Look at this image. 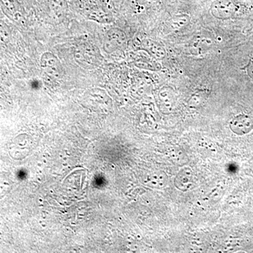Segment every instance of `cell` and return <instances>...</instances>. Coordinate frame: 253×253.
Here are the masks:
<instances>
[{
    "mask_svg": "<svg viewBox=\"0 0 253 253\" xmlns=\"http://www.w3.org/2000/svg\"><path fill=\"white\" fill-rule=\"evenodd\" d=\"M190 17L187 14L175 15L166 23L167 33H172L179 31L189 23Z\"/></svg>",
    "mask_w": 253,
    "mask_h": 253,
    "instance_id": "obj_8",
    "label": "cell"
},
{
    "mask_svg": "<svg viewBox=\"0 0 253 253\" xmlns=\"http://www.w3.org/2000/svg\"><path fill=\"white\" fill-rule=\"evenodd\" d=\"M40 63L41 68L49 76L56 78L61 77L63 73L62 66L59 59L53 53L49 51L44 52L42 55Z\"/></svg>",
    "mask_w": 253,
    "mask_h": 253,
    "instance_id": "obj_4",
    "label": "cell"
},
{
    "mask_svg": "<svg viewBox=\"0 0 253 253\" xmlns=\"http://www.w3.org/2000/svg\"><path fill=\"white\" fill-rule=\"evenodd\" d=\"M231 128L236 132L246 133L253 128V118L249 116H237L231 123Z\"/></svg>",
    "mask_w": 253,
    "mask_h": 253,
    "instance_id": "obj_7",
    "label": "cell"
},
{
    "mask_svg": "<svg viewBox=\"0 0 253 253\" xmlns=\"http://www.w3.org/2000/svg\"><path fill=\"white\" fill-rule=\"evenodd\" d=\"M241 9V5L234 0H214L211 5L210 11L217 19L229 20L235 17Z\"/></svg>",
    "mask_w": 253,
    "mask_h": 253,
    "instance_id": "obj_1",
    "label": "cell"
},
{
    "mask_svg": "<svg viewBox=\"0 0 253 253\" xmlns=\"http://www.w3.org/2000/svg\"><path fill=\"white\" fill-rule=\"evenodd\" d=\"M49 6L55 19L61 20L67 13L68 4L66 0H49Z\"/></svg>",
    "mask_w": 253,
    "mask_h": 253,
    "instance_id": "obj_9",
    "label": "cell"
},
{
    "mask_svg": "<svg viewBox=\"0 0 253 253\" xmlns=\"http://www.w3.org/2000/svg\"><path fill=\"white\" fill-rule=\"evenodd\" d=\"M127 38L123 30L112 28L106 33L104 41V49L107 53H113L123 49L126 46Z\"/></svg>",
    "mask_w": 253,
    "mask_h": 253,
    "instance_id": "obj_2",
    "label": "cell"
},
{
    "mask_svg": "<svg viewBox=\"0 0 253 253\" xmlns=\"http://www.w3.org/2000/svg\"><path fill=\"white\" fill-rule=\"evenodd\" d=\"M140 49L145 51L149 56L153 59L163 60L166 57L167 51L166 48L159 42L155 40L146 38L143 40L140 43Z\"/></svg>",
    "mask_w": 253,
    "mask_h": 253,
    "instance_id": "obj_5",
    "label": "cell"
},
{
    "mask_svg": "<svg viewBox=\"0 0 253 253\" xmlns=\"http://www.w3.org/2000/svg\"><path fill=\"white\" fill-rule=\"evenodd\" d=\"M214 45V42L210 37L197 36L189 42L187 48L190 54L199 56L209 52Z\"/></svg>",
    "mask_w": 253,
    "mask_h": 253,
    "instance_id": "obj_3",
    "label": "cell"
},
{
    "mask_svg": "<svg viewBox=\"0 0 253 253\" xmlns=\"http://www.w3.org/2000/svg\"><path fill=\"white\" fill-rule=\"evenodd\" d=\"M246 70H247L248 75H249V77L253 80V59L250 61L247 68H246Z\"/></svg>",
    "mask_w": 253,
    "mask_h": 253,
    "instance_id": "obj_12",
    "label": "cell"
},
{
    "mask_svg": "<svg viewBox=\"0 0 253 253\" xmlns=\"http://www.w3.org/2000/svg\"><path fill=\"white\" fill-rule=\"evenodd\" d=\"M89 19L100 23H111L113 21V16L108 11L99 7L98 5L84 14Z\"/></svg>",
    "mask_w": 253,
    "mask_h": 253,
    "instance_id": "obj_6",
    "label": "cell"
},
{
    "mask_svg": "<svg viewBox=\"0 0 253 253\" xmlns=\"http://www.w3.org/2000/svg\"><path fill=\"white\" fill-rule=\"evenodd\" d=\"M138 2L144 6H151L153 5L157 4L160 0H137Z\"/></svg>",
    "mask_w": 253,
    "mask_h": 253,
    "instance_id": "obj_11",
    "label": "cell"
},
{
    "mask_svg": "<svg viewBox=\"0 0 253 253\" xmlns=\"http://www.w3.org/2000/svg\"><path fill=\"white\" fill-rule=\"evenodd\" d=\"M134 65L141 69L147 70L154 72H158L162 69V66L158 62V60L153 59L150 56L149 58L141 57V59L136 60Z\"/></svg>",
    "mask_w": 253,
    "mask_h": 253,
    "instance_id": "obj_10",
    "label": "cell"
}]
</instances>
